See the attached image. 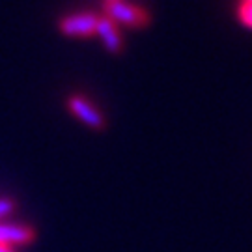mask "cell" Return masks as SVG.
<instances>
[{"mask_svg": "<svg viewBox=\"0 0 252 252\" xmlns=\"http://www.w3.org/2000/svg\"><path fill=\"white\" fill-rule=\"evenodd\" d=\"M103 15L112 19L118 27L124 25L129 28H146L152 23V15L148 9L126 0L103 2Z\"/></svg>", "mask_w": 252, "mask_h": 252, "instance_id": "1", "label": "cell"}, {"mask_svg": "<svg viewBox=\"0 0 252 252\" xmlns=\"http://www.w3.org/2000/svg\"><path fill=\"white\" fill-rule=\"evenodd\" d=\"M99 23V15L94 11H79V13H69L63 15L58 21V30L60 34L67 37H92L95 36Z\"/></svg>", "mask_w": 252, "mask_h": 252, "instance_id": "2", "label": "cell"}, {"mask_svg": "<svg viewBox=\"0 0 252 252\" xmlns=\"http://www.w3.org/2000/svg\"><path fill=\"white\" fill-rule=\"evenodd\" d=\"M65 105H67V110L71 112L73 116L79 118L86 127L95 129V131H101V129H105V126H107V120L101 114L99 108L95 107L92 101L86 99L84 95L73 94V95L67 97Z\"/></svg>", "mask_w": 252, "mask_h": 252, "instance_id": "3", "label": "cell"}, {"mask_svg": "<svg viewBox=\"0 0 252 252\" xmlns=\"http://www.w3.org/2000/svg\"><path fill=\"white\" fill-rule=\"evenodd\" d=\"M95 36H99V39L103 41V45L108 53L120 54L124 51V37L120 34V27L112 19H108L107 15H99V23H97V30Z\"/></svg>", "mask_w": 252, "mask_h": 252, "instance_id": "4", "label": "cell"}, {"mask_svg": "<svg viewBox=\"0 0 252 252\" xmlns=\"http://www.w3.org/2000/svg\"><path fill=\"white\" fill-rule=\"evenodd\" d=\"M36 239V232L34 228L28 224H4L0 222V245H28Z\"/></svg>", "mask_w": 252, "mask_h": 252, "instance_id": "5", "label": "cell"}, {"mask_svg": "<svg viewBox=\"0 0 252 252\" xmlns=\"http://www.w3.org/2000/svg\"><path fill=\"white\" fill-rule=\"evenodd\" d=\"M235 15L243 27L252 30V2H239V6L235 9Z\"/></svg>", "mask_w": 252, "mask_h": 252, "instance_id": "6", "label": "cell"}, {"mask_svg": "<svg viewBox=\"0 0 252 252\" xmlns=\"http://www.w3.org/2000/svg\"><path fill=\"white\" fill-rule=\"evenodd\" d=\"M15 211V202L11 198H0V217H6Z\"/></svg>", "mask_w": 252, "mask_h": 252, "instance_id": "7", "label": "cell"}, {"mask_svg": "<svg viewBox=\"0 0 252 252\" xmlns=\"http://www.w3.org/2000/svg\"><path fill=\"white\" fill-rule=\"evenodd\" d=\"M0 252H15L13 247H8V245H0Z\"/></svg>", "mask_w": 252, "mask_h": 252, "instance_id": "8", "label": "cell"}, {"mask_svg": "<svg viewBox=\"0 0 252 252\" xmlns=\"http://www.w3.org/2000/svg\"><path fill=\"white\" fill-rule=\"evenodd\" d=\"M239 2H252V0H239Z\"/></svg>", "mask_w": 252, "mask_h": 252, "instance_id": "9", "label": "cell"}, {"mask_svg": "<svg viewBox=\"0 0 252 252\" xmlns=\"http://www.w3.org/2000/svg\"><path fill=\"white\" fill-rule=\"evenodd\" d=\"M103 2H114V0H103Z\"/></svg>", "mask_w": 252, "mask_h": 252, "instance_id": "10", "label": "cell"}]
</instances>
